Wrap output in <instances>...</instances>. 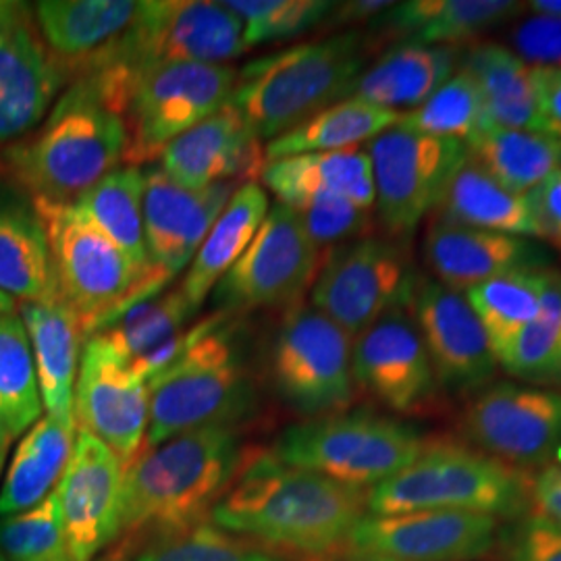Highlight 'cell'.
<instances>
[{"instance_id":"1","label":"cell","mask_w":561,"mask_h":561,"mask_svg":"<svg viewBox=\"0 0 561 561\" xmlns=\"http://www.w3.org/2000/svg\"><path fill=\"white\" fill-rule=\"evenodd\" d=\"M368 491L291 468L256 449L210 512V524L291 561H329L347 551L368 514Z\"/></svg>"},{"instance_id":"2","label":"cell","mask_w":561,"mask_h":561,"mask_svg":"<svg viewBox=\"0 0 561 561\" xmlns=\"http://www.w3.org/2000/svg\"><path fill=\"white\" fill-rule=\"evenodd\" d=\"M256 449L236 426H206L144 451L125 470L121 547L181 535L202 522Z\"/></svg>"},{"instance_id":"3","label":"cell","mask_w":561,"mask_h":561,"mask_svg":"<svg viewBox=\"0 0 561 561\" xmlns=\"http://www.w3.org/2000/svg\"><path fill=\"white\" fill-rule=\"evenodd\" d=\"M368 41L356 30L285 48L248 62L229 104L268 144L345 101L368 67Z\"/></svg>"},{"instance_id":"4","label":"cell","mask_w":561,"mask_h":561,"mask_svg":"<svg viewBox=\"0 0 561 561\" xmlns=\"http://www.w3.org/2000/svg\"><path fill=\"white\" fill-rule=\"evenodd\" d=\"M125 144L119 115L71 83L41 129L4 152V162L34 201L76 204L119 169Z\"/></svg>"},{"instance_id":"5","label":"cell","mask_w":561,"mask_h":561,"mask_svg":"<svg viewBox=\"0 0 561 561\" xmlns=\"http://www.w3.org/2000/svg\"><path fill=\"white\" fill-rule=\"evenodd\" d=\"M148 391L150 421L141 454L190 431L243 421L254 410V387L227 312L201 322L194 341L148 382Z\"/></svg>"},{"instance_id":"6","label":"cell","mask_w":561,"mask_h":561,"mask_svg":"<svg viewBox=\"0 0 561 561\" xmlns=\"http://www.w3.org/2000/svg\"><path fill=\"white\" fill-rule=\"evenodd\" d=\"M530 482L518 468L460 443H428L396 477L368 491L373 516L470 512L495 520L528 514Z\"/></svg>"},{"instance_id":"7","label":"cell","mask_w":561,"mask_h":561,"mask_svg":"<svg viewBox=\"0 0 561 561\" xmlns=\"http://www.w3.org/2000/svg\"><path fill=\"white\" fill-rule=\"evenodd\" d=\"M424 445L421 433L405 422L340 412L285 428L273 456L291 468L370 491L416 460Z\"/></svg>"},{"instance_id":"8","label":"cell","mask_w":561,"mask_h":561,"mask_svg":"<svg viewBox=\"0 0 561 561\" xmlns=\"http://www.w3.org/2000/svg\"><path fill=\"white\" fill-rule=\"evenodd\" d=\"M32 206L48 238L59 296L88 341L138 304L141 275L73 204L34 201Z\"/></svg>"},{"instance_id":"9","label":"cell","mask_w":561,"mask_h":561,"mask_svg":"<svg viewBox=\"0 0 561 561\" xmlns=\"http://www.w3.org/2000/svg\"><path fill=\"white\" fill-rule=\"evenodd\" d=\"M236 81L229 65L167 62L140 71L121 117L127 134L123 162L159 161L169 144L229 102Z\"/></svg>"},{"instance_id":"10","label":"cell","mask_w":561,"mask_h":561,"mask_svg":"<svg viewBox=\"0 0 561 561\" xmlns=\"http://www.w3.org/2000/svg\"><path fill=\"white\" fill-rule=\"evenodd\" d=\"M352 341L312 304L287 308L268 358L279 400L306 421L345 412L356 393Z\"/></svg>"},{"instance_id":"11","label":"cell","mask_w":561,"mask_h":561,"mask_svg":"<svg viewBox=\"0 0 561 561\" xmlns=\"http://www.w3.org/2000/svg\"><path fill=\"white\" fill-rule=\"evenodd\" d=\"M245 50L243 25L222 2L150 0L140 2L131 27L90 71L106 65H121L134 73L167 62L225 65Z\"/></svg>"},{"instance_id":"12","label":"cell","mask_w":561,"mask_h":561,"mask_svg":"<svg viewBox=\"0 0 561 561\" xmlns=\"http://www.w3.org/2000/svg\"><path fill=\"white\" fill-rule=\"evenodd\" d=\"M419 275L401 241L366 236L329 250L310 304L356 337L396 308H410Z\"/></svg>"},{"instance_id":"13","label":"cell","mask_w":561,"mask_h":561,"mask_svg":"<svg viewBox=\"0 0 561 561\" xmlns=\"http://www.w3.org/2000/svg\"><path fill=\"white\" fill-rule=\"evenodd\" d=\"M366 152L373 164L377 217L393 240L414 233L468 159L466 141L424 136L401 125L368 141Z\"/></svg>"},{"instance_id":"14","label":"cell","mask_w":561,"mask_h":561,"mask_svg":"<svg viewBox=\"0 0 561 561\" xmlns=\"http://www.w3.org/2000/svg\"><path fill=\"white\" fill-rule=\"evenodd\" d=\"M322 250L306 231L300 215L275 204L240 261L215 287L225 310L291 308L304 301L321 271Z\"/></svg>"},{"instance_id":"15","label":"cell","mask_w":561,"mask_h":561,"mask_svg":"<svg viewBox=\"0 0 561 561\" xmlns=\"http://www.w3.org/2000/svg\"><path fill=\"white\" fill-rule=\"evenodd\" d=\"M463 433L484 454L518 466H549L561 454V391L491 382L463 412Z\"/></svg>"},{"instance_id":"16","label":"cell","mask_w":561,"mask_h":561,"mask_svg":"<svg viewBox=\"0 0 561 561\" xmlns=\"http://www.w3.org/2000/svg\"><path fill=\"white\" fill-rule=\"evenodd\" d=\"M144 178L148 273L141 283L140 301L162 294L164 287L192 264L210 227L241 185L238 181H222L192 192L169 180L159 167L144 171Z\"/></svg>"},{"instance_id":"17","label":"cell","mask_w":561,"mask_h":561,"mask_svg":"<svg viewBox=\"0 0 561 561\" xmlns=\"http://www.w3.org/2000/svg\"><path fill=\"white\" fill-rule=\"evenodd\" d=\"M73 416L78 431L104 443L123 470L140 458L150 421L148 382L101 335L83 343Z\"/></svg>"},{"instance_id":"18","label":"cell","mask_w":561,"mask_h":561,"mask_svg":"<svg viewBox=\"0 0 561 561\" xmlns=\"http://www.w3.org/2000/svg\"><path fill=\"white\" fill-rule=\"evenodd\" d=\"M500 520L470 512L366 514L354 528L347 556L393 561H479L495 549Z\"/></svg>"},{"instance_id":"19","label":"cell","mask_w":561,"mask_h":561,"mask_svg":"<svg viewBox=\"0 0 561 561\" xmlns=\"http://www.w3.org/2000/svg\"><path fill=\"white\" fill-rule=\"evenodd\" d=\"M356 387L398 414L419 412L439 391L410 308H396L352 341Z\"/></svg>"},{"instance_id":"20","label":"cell","mask_w":561,"mask_h":561,"mask_svg":"<svg viewBox=\"0 0 561 561\" xmlns=\"http://www.w3.org/2000/svg\"><path fill=\"white\" fill-rule=\"evenodd\" d=\"M410 312L421 331L439 389L479 393L493 382L500 364L463 294L433 277H419Z\"/></svg>"},{"instance_id":"21","label":"cell","mask_w":561,"mask_h":561,"mask_svg":"<svg viewBox=\"0 0 561 561\" xmlns=\"http://www.w3.org/2000/svg\"><path fill=\"white\" fill-rule=\"evenodd\" d=\"M125 470L94 435L78 431L71 458L55 489L71 561H96L117 542Z\"/></svg>"},{"instance_id":"22","label":"cell","mask_w":561,"mask_h":561,"mask_svg":"<svg viewBox=\"0 0 561 561\" xmlns=\"http://www.w3.org/2000/svg\"><path fill=\"white\" fill-rule=\"evenodd\" d=\"M65 81L34 13L21 2H0V146L32 131Z\"/></svg>"},{"instance_id":"23","label":"cell","mask_w":561,"mask_h":561,"mask_svg":"<svg viewBox=\"0 0 561 561\" xmlns=\"http://www.w3.org/2000/svg\"><path fill=\"white\" fill-rule=\"evenodd\" d=\"M161 162L169 180L192 192L222 181L248 183L266 164L261 138L229 102L169 144Z\"/></svg>"},{"instance_id":"24","label":"cell","mask_w":561,"mask_h":561,"mask_svg":"<svg viewBox=\"0 0 561 561\" xmlns=\"http://www.w3.org/2000/svg\"><path fill=\"white\" fill-rule=\"evenodd\" d=\"M433 279L456 291L524 268H542L547 254L537 241L435 219L422 243Z\"/></svg>"},{"instance_id":"25","label":"cell","mask_w":561,"mask_h":561,"mask_svg":"<svg viewBox=\"0 0 561 561\" xmlns=\"http://www.w3.org/2000/svg\"><path fill=\"white\" fill-rule=\"evenodd\" d=\"M140 2L44 0L34 4L42 41L65 80H78L131 27Z\"/></svg>"},{"instance_id":"26","label":"cell","mask_w":561,"mask_h":561,"mask_svg":"<svg viewBox=\"0 0 561 561\" xmlns=\"http://www.w3.org/2000/svg\"><path fill=\"white\" fill-rule=\"evenodd\" d=\"M196 312L178 287L136 304L99 335L138 377L150 382L196 337L198 324H190Z\"/></svg>"},{"instance_id":"27","label":"cell","mask_w":561,"mask_h":561,"mask_svg":"<svg viewBox=\"0 0 561 561\" xmlns=\"http://www.w3.org/2000/svg\"><path fill=\"white\" fill-rule=\"evenodd\" d=\"M20 317L32 345L46 416L76 426L73 396L80 370V350L85 343L76 312L62 298H57L21 304Z\"/></svg>"},{"instance_id":"28","label":"cell","mask_w":561,"mask_h":561,"mask_svg":"<svg viewBox=\"0 0 561 561\" xmlns=\"http://www.w3.org/2000/svg\"><path fill=\"white\" fill-rule=\"evenodd\" d=\"M461 48L400 42L362 71L347 99L408 113L428 101L460 69Z\"/></svg>"},{"instance_id":"29","label":"cell","mask_w":561,"mask_h":561,"mask_svg":"<svg viewBox=\"0 0 561 561\" xmlns=\"http://www.w3.org/2000/svg\"><path fill=\"white\" fill-rule=\"evenodd\" d=\"M524 11L526 2L512 0H410L393 2L370 27L401 42L461 48Z\"/></svg>"},{"instance_id":"30","label":"cell","mask_w":561,"mask_h":561,"mask_svg":"<svg viewBox=\"0 0 561 561\" xmlns=\"http://www.w3.org/2000/svg\"><path fill=\"white\" fill-rule=\"evenodd\" d=\"M261 180L289 208L310 198L335 196L360 208H375L373 164L366 146L287 157L264 164Z\"/></svg>"},{"instance_id":"31","label":"cell","mask_w":561,"mask_h":561,"mask_svg":"<svg viewBox=\"0 0 561 561\" xmlns=\"http://www.w3.org/2000/svg\"><path fill=\"white\" fill-rule=\"evenodd\" d=\"M435 213L443 221L528 240H545L541 225L526 196L503 187L470 157V152L447 181Z\"/></svg>"},{"instance_id":"32","label":"cell","mask_w":561,"mask_h":561,"mask_svg":"<svg viewBox=\"0 0 561 561\" xmlns=\"http://www.w3.org/2000/svg\"><path fill=\"white\" fill-rule=\"evenodd\" d=\"M460 69L477 81L481 90L484 125L542 134L535 94V67L526 65L510 46L477 42L468 50H461Z\"/></svg>"},{"instance_id":"33","label":"cell","mask_w":561,"mask_h":561,"mask_svg":"<svg viewBox=\"0 0 561 561\" xmlns=\"http://www.w3.org/2000/svg\"><path fill=\"white\" fill-rule=\"evenodd\" d=\"M268 208V196L256 181L241 183L233 192L181 280L183 296L196 310L208 294L215 291L231 266L240 261L241 254L259 233Z\"/></svg>"},{"instance_id":"34","label":"cell","mask_w":561,"mask_h":561,"mask_svg":"<svg viewBox=\"0 0 561 561\" xmlns=\"http://www.w3.org/2000/svg\"><path fill=\"white\" fill-rule=\"evenodd\" d=\"M76 443V426L42 416L25 431L0 486V518L44 502L59 484Z\"/></svg>"},{"instance_id":"35","label":"cell","mask_w":561,"mask_h":561,"mask_svg":"<svg viewBox=\"0 0 561 561\" xmlns=\"http://www.w3.org/2000/svg\"><path fill=\"white\" fill-rule=\"evenodd\" d=\"M0 291L21 304L60 298L50 245L34 206L0 204Z\"/></svg>"},{"instance_id":"36","label":"cell","mask_w":561,"mask_h":561,"mask_svg":"<svg viewBox=\"0 0 561 561\" xmlns=\"http://www.w3.org/2000/svg\"><path fill=\"white\" fill-rule=\"evenodd\" d=\"M400 119L401 113L358 99H345L304 121L300 127L268 141L264 146V161L366 146Z\"/></svg>"},{"instance_id":"37","label":"cell","mask_w":561,"mask_h":561,"mask_svg":"<svg viewBox=\"0 0 561 561\" xmlns=\"http://www.w3.org/2000/svg\"><path fill=\"white\" fill-rule=\"evenodd\" d=\"M144 185L146 178L140 167L125 164L102 178L73 204L131 261L141 275V283L148 273L144 238Z\"/></svg>"},{"instance_id":"38","label":"cell","mask_w":561,"mask_h":561,"mask_svg":"<svg viewBox=\"0 0 561 561\" xmlns=\"http://www.w3.org/2000/svg\"><path fill=\"white\" fill-rule=\"evenodd\" d=\"M466 146L489 175L520 196L561 169V140L537 131L484 125Z\"/></svg>"},{"instance_id":"39","label":"cell","mask_w":561,"mask_h":561,"mask_svg":"<svg viewBox=\"0 0 561 561\" xmlns=\"http://www.w3.org/2000/svg\"><path fill=\"white\" fill-rule=\"evenodd\" d=\"M547 283L549 271L524 268L484 280L463 291V298L489 337L495 360H500L510 343L530 322L537 321Z\"/></svg>"},{"instance_id":"40","label":"cell","mask_w":561,"mask_h":561,"mask_svg":"<svg viewBox=\"0 0 561 561\" xmlns=\"http://www.w3.org/2000/svg\"><path fill=\"white\" fill-rule=\"evenodd\" d=\"M32 345L18 312H0V421L20 437L42 419Z\"/></svg>"},{"instance_id":"41","label":"cell","mask_w":561,"mask_h":561,"mask_svg":"<svg viewBox=\"0 0 561 561\" xmlns=\"http://www.w3.org/2000/svg\"><path fill=\"white\" fill-rule=\"evenodd\" d=\"M497 364L520 381L535 387H561V275L549 271L541 312L530 322Z\"/></svg>"},{"instance_id":"42","label":"cell","mask_w":561,"mask_h":561,"mask_svg":"<svg viewBox=\"0 0 561 561\" xmlns=\"http://www.w3.org/2000/svg\"><path fill=\"white\" fill-rule=\"evenodd\" d=\"M398 125L433 138L468 141L484 127L481 90L463 69H458L428 101L403 113Z\"/></svg>"},{"instance_id":"43","label":"cell","mask_w":561,"mask_h":561,"mask_svg":"<svg viewBox=\"0 0 561 561\" xmlns=\"http://www.w3.org/2000/svg\"><path fill=\"white\" fill-rule=\"evenodd\" d=\"M222 4L241 21L248 48L298 38L329 20L335 7L324 0H229Z\"/></svg>"},{"instance_id":"44","label":"cell","mask_w":561,"mask_h":561,"mask_svg":"<svg viewBox=\"0 0 561 561\" xmlns=\"http://www.w3.org/2000/svg\"><path fill=\"white\" fill-rule=\"evenodd\" d=\"M0 553L7 561H71L55 491L32 510L0 518Z\"/></svg>"},{"instance_id":"45","label":"cell","mask_w":561,"mask_h":561,"mask_svg":"<svg viewBox=\"0 0 561 561\" xmlns=\"http://www.w3.org/2000/svg\"><path fill=\"white\" fill-rule=\"evenodd\" d=\"M136 561H291L256 542L225 533L215 524L198 526L150 542Z\"/></svg>"},{"instance_id":"46","label":"cell","mask_w":561,"mask_h":561,"mask_svg":"<svg viewBox=\"0 0 561 561\" xmlns=\"http://www.w3.org/2000/svg\"><path fill=\"white\" fill-rule=\"evenodd\" d=\"M294 210L300 215L306 231L321 250L360 240L373 231V210L335 196L304 201L294 206Z\"/></svg>"},{"instance_id":"47","label":"cell","mask_w":561,"mask_h":561,"mask_svg":"<svg viewBox=\"0 0 561 561\" xmlns=\"http://www.w3.org/2000/svg\"><path fill=\"white\" fill-rule=\"evenodd\" d=\"M495 547L503 561H561V526L528 512L500 528Z\"/></svg>"},{"instance_id":"48","label":"cell","mask_w":561,"mask_h":561,"mask_svg":"<svg viewBox=\"0 0 561 561\" xmlns=\"http://www.w3.org/2000/svg\"><path fill=\"white\" fill-rule=\"evenodd\" d=\"M510 48L535 69H561V20L530 13L514 25Z\"/></svg>"},{"instance_id":"49","label":"cell","mask_w":561,"mask_h":561,"mask_svg":"<svg viewBox=\"0 0 561 561\" xmlns=\"http://www.w3.org/2000/svg\"><path fill=\"white\" fill-rule=\"evenodd\" d=\"M526 201L541 225L542 238L561 243V169L528 192Z\"/></svg>"},{"instance_id":"50","label":"cell","mask_w":561,"mask_h":561,"mask_svg":"<svg viewBox=\"0 0 561 561\" xmlns=\"http://www.w3.org/2000/svg\"><path fill=\"white\" fill-rule=\"evenodd\" d=\"M535 94L542 134L561 140V69H535Z\"/></svg>"},{"instance_id":"51","label":"cell","mask_w":561,"mask_h":561,"mask_svg":"<svg viewBox=\"0 0 561 561\" xmlns=\"http://www.w3.org/2000/svg\"><path fill=\"white\" fill-rule=\"evenodd\" d=\"M530 503L537 514L561 526V461L545 466L530 482Z\"/></svg>"},{"instance_id":"52","label":"cell","mask_w":561,"mask_h":561,"mask_svg":"<svg viewBox=\"0 0 561 561\" xmlns=\"http://www.w3.org/2000/svg\"><path fill=\"white\" fill-rule=\"evenodd\" d=\"M393 2L382 0H354V2H335L331 11V25H345V23H362L381 18L387 9H391Z\"/></svg>"},{"instance_id":"53","label":"cell","mask_w":561,"mask_h":561,"mask_svg":"<svg viewBox=\"0 0 561 561\" xmlns=\"http://www.w3.org/2000/svg\"><path fill=\"white\" fill-rule=\"evenodd\" d=\"M526 9L528 13H535V15L561 20V0H530L526 2Z\"/></svg>"},{"instance_id":"54","label":"cell","mask_w":561,"mask_h":561,"mask_svg":"<svg viewBox=\"0 0 561 561\" xmlns=\"http://www.w3.org/2000/svg\"><path fill=\"white\" fill-rule=\"evenodd\" d=\"M13 439L15 437L11 435V431L0 421V454H9V447H11Z\"/></svg>"},{"instance_id":"55","label":"cell","mask_w":561,"mask_h":561,"mask_svg":"<svg viewBox=\"0 0 561 561\" xmlns=\"http://www.w3.org/2000/svg\"><path fill=\"white\" fill-rule=\"evenodd\" d=\"M127 556H129V551L119 545L115 551H111V556L96 561H127Z\"/></svg>"},{"instance_id":"56","label":"cell","mask_w":561,"mask_h":561,"mask_svg":"<svg viewBox=\"0 0 561 561\" xmlns=\"http://www.w3.org/2000/svg\"><path fill=\"white\" fill-rule=\"evenodd\" d=\"M15 308H18V301L0 291V312H15Z\"/></svg>"},{"instance_id":"57","label":"cell","mask_w":561,"mask_h":561,"mask_svg":"<svg viewBox=\"0 0 561 561\" xmlns=\"http://www.w3.org/2000/svg\"><path fill=\"white\" fill-rule=\"evenodd\" d=\"M347 561H393V560H382V558H366V556H350Z\"/></svg>"},{"instance_id":"58","label":"cell","mask_w":561,"mask_h":561,"mask_svg":"<svg viewBox=\"0 0 561 561\" xmlns=\"http://www.w3.org/2000/svg\"><path fill=\"white\" fill-rule=\"evenodd\" d=\"M4 463H7V454H0V477H2V470H4Z\"/></svg>"},{"instance_id":"59","label":"cell","mask_w":561,"mask_h":561,"mask_svg":"<svg viewBox=\"0 0 561 561\" xmlns=\"http://www.w3.org/2000/svg\"><path fill=\"white\" fill-rule=\"evenodd\" d=\"M0 561H7V558H4V556H2V553H0Z\"/></svg>"}]
</instances>
